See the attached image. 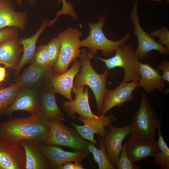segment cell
<instances>
[{
	"label": "cell",
	"mask_w": 169,
	"mask_h": 169,
	"mask_svg": "<svg viewBox=\"0 0 169 169\" xmlns=\"http://www.w3.org/2000/svg\"><path fill=\"white\" fill-rule=\"evenodd\" d=\"M32 64L39 67L49 66L47 44L40 46L38 47L35 53Z\"/></svg>",
	"instance_id": "f1b7e54d"
},
{
	"label": "cell",
	"mask_w": 169,
	"mask_h": 169,
	"mask_svg": "<svg viewBox=\"0 0 169 169\" xmlns=\"http://www.w3.org/2000/svg\"><path fill=\"white\" fill-rule=\"evenodd\" d=\"M138 0H135L130 12V18L133 24L134 34L137 40V46L135 51L139 59L142 60L147 57L152 50L159 51L157 54L169 55V50L156 41L142 28L138 12Z\"/></svg>",
	"instance_id": "ba28073f"
},
{
	"label": "cell",
	"mask_w": 169,
	"mask_h": 169,
	"mask_svg": "<svg viewBox=\"0 0 169 169\" xmlns=\"http://www.w3.org/2000/svg\"><path fill=\"white\" fill-rule=\"evenodd\" d=\"M48 23V20L44 19L40 27L34 35L28 38L19 39V43L23 46V53L18 65L15 69L16 78L19 74L23 66L33 60L35 53L37 41L40 35L45 30Z\"/></svg>",
	"instance_id": "7402d4cb"
},
{
	"label": "cell",
	"mask_w": 169,
	"mask_h": 169,
	"mask_svg": "<svg viewBox=\"0 0 169 169\" xmlns=\"http://www.w3.org/2000/svg\"><path fill=\"white\" fill-rule=\"evenodd\" d=\"M26 156L20 143L13 144L0 138V169H25Z\"/></svg>",
	"instance_id": "5bb4252c"
},
{
	"label": "cell",
	"mask_w": 169,
	"mask_h": 169,
	"mask_svg": "<svg viewBox=\"0 0 169 169\" xmlns=\"http://www.w3.org/2000/svg\"><path fill=\"white\" fill-rule=\"evenodd\" d=\"M106 15H101L97 23H88L90 33L85 39L81 40V47H86L91 59L94 58L98 50H101L106 57H112L115 50L122 43L126 42L131 38V33L128 32L122 39L113 41L107 38L105 35L103 28L106 21Z\"/></svg>",
	"instance_id": "3957f363"
},
{
	"label": "cell",
	"mask_w": 169,
	"mask_h": 169,
	"mask_svg": "<svg viewBox=\"0 0 169 169\" xmlns=\"http://www.w3.org/2000/svg\"><path fill=\"white\" fill-rule=\"evenodd\" d=\"M20 143L25 151V169H52L48 159L35 147L32 142L23 140L20 141Z\"/></svg>",
	"instance_id": "cb8c5ba5"
},
{
	"label": "cell",
	"mask_w": 169,
	"mask_h": 169,
	"mask_svg": "<svg viewBox=\"0 0 169 169\" xmlns=\"http://www.w3.org/2000/svg\"><path fill=\"white\" fill-rule=\"evenodd\" d=\"M52 74L53 68L49 66L39 67L31 64L16 78L15 84L20 87L32 86L43 79H50Z\"/></svg>",
	"instance_id": "44dd1931"
},
{
	"label": "cell",
	"mask_w": 169,
	"mask_h": 169,
	"mask_svg": "<svg viewBox=\"0 0 169 169\" xmlns=\"http://www.w3.org/2000/svg\"><path fill=\"white\" fill-rule=\"evenodd\" d=\"M80 61L74 60L72 66L63 74L58 75H52L50 83L56 93L59 94L69 100H73L71 92L75 77L80 71Z\"/></svg>",
	"instance_id": "e0dca14e"
},
{
	"label": "cell",
	"mask_w": 169,
	"mask_h": 169,
	"mask_svg": "<svg viewBox=\"0 0 169 169\" xmlns=\"http://www.w3.org/2000/svg\"><path fill=\"white\" fill-rule=\"evenodd\" d=\"M159 151L155 141L131 135L127 142L126 153L129 158L134 164L148 157L154 156Z\"/></svg>",
	"instance_id": "9a60e30c"
},
{
	"label": "cell",
	"mask_w": 169,
	"mask_h": 169,
	"mask_svg": "<svg viewBox=\"0 0 169 169\" xmlns=\"http://www.w3.org/2000/svg\"><path fill=\"white\" fill-rule=\"evenodd\" d=\"M80 87L73 86L72 90L75 95V99L72 101H66L62 105V110L66 116L73 120L77 118L75 114L79 115L82 119H87L95 116L91 111L89 101L88 88L87 86Z\"/></svg>",
	"instance_id": "7c38bea8"
},
{
	"label": "cell",
	"mask_w": 169,
	"mask_h": 169,
	"mask_svg": "<svg viewBox=\"0 0 169 169\" xmlns=\"http://www.w3.org/2000/svg\"><path fill=\"white\" fill-rule=\"evenodd\" d=\"M131 124L130 135L155 141L156 130L161 128L162 123L144 92L142 93L139 108L135 113Z\"/></svg>",
	"instance_id": "277c9868"
},
{
	"label": "cell",
	"mask_w": 169,
	"mask_h": 169,
	"mask_svg": "<svg viewBox=\"0 0 169 169\" xmlns=\"http://www.w3.org/2000/svg\"><path fill=\"white\" fill-rule=\"evenodd\" d=\"M33 143L48 159L53 169H59L64 164L68 162L81 163L82 160L90 154L81 151H65L56 145L44 143Z\"/></svg>",
	"instance_id": "8fae6325"
},
{
	"label": "cell",
	"mask_w": 169,
	"mask_h": 169,
	"mask_svg": "<svg viewBox=\"0 0 169 169\" xmlns=\"http://www.w3.org/2000/svg\"><path fill=\"white\" fill-rule=\"evenodd\" d=\"M99 149L97 148L95 144L90 142L88 148L89 152L92 153L95 161L98 165L99 169H115L110 161L106 155L104 144L101 138L99 141Z\"/></svg>",
	"instance_id": "d4e9b609"
},
{
	"label": "cell",
	"mask_w": 169,
	"mask_h": 169,
	"mask_svg": "<svg viewBox=\"0 0 169 169\" xmlns=\"http://www.w3.org/2000/svg\"><path fill=\"white\" fill-rule=\"evenodd\" d=\"M131 125V123L121 127L111 124L101 138L107 156L115 168L122 148L123 141L127 136L130 135Z\"/></svg>",
	"instance_id": "9c48e42d"
},
{
	"label": "cell",
	"mask_w": 169,
	"mask_h": 169,
	"mask_svg": "<svg viewBox=\"0 0 169 169\" xmlns=\"http://www.w3.org/2000/svg\"><path fill=\"white\" fill-rule=\"evenodd\" d=\"M80 59L82 64L81 72L76 75L73 86L85 85L91 88L95 97L97 111L100 115L103 100L108 90L106 88V83L109 70L105 65L103 67V73L101 74L97 73L91 65L92 59L85 49L82 50Z\"/></svg>",
	"instance_id": "7a4b0ae2"
},
{
	"label": "cell",
	"mask_w": 169,
	"mask_h": 169,
	"mask_svg": "<svg viewBox=\"0 0 169 169\" xmlns=\"http://www.w3.org/2000/svg\"><path fill=\"white\" fill-rule=\"evenodd\" d=\"M49 120L40 111L29 117H11L0 123V138L13 144L23 140L44 143L50 131Z\"/></svg>",
	"instance_id": "6da1fadb"
},
{
	"label": "cell",
	"mask_w": 169,
	"mask_h": 169,
	"mask_svg": "<svg viewBox=\"0 0 169 169\" xmlns=\"http://www.w3.org/2000/svg\"><path fill=\"white\" fill-rule=\"evenodd\" d=\"M78 120L84 123L83 125L75 124L67 121L75 129L76 131L83 138L99 146V144L94 138L95 134H99L103 138L105 131V127L111 125L116 120L115 115L107 116L100 115L87 119H82L77 117Z\"/></svg>",
	"instance_id": "30bf717a"
},
{
	"label": "cell",
	"mask_w": 169,
	"mask_h": 169,
	"mask_svg": "<svg viewBox=\"0 0 169 169\" xmlns=\"http://www.w3.org/2000/svg\"><path fill=\"white\" fill-rule=\"evenodd\" d=\"M158 130L159 137L156 142L160 151L154 156L153 162L161 169H169V148L161 134V127Z\"/></svg>",
	"instance_id": "484cf974"
},
{
	"label": "cell",
	"mask_w": 169,
	"mask_h": 169,
	"mask_svg": "<svg viewBox=\"0 0 169 169\" xmlns=\"http://www.w3.org/2000/svg\"><path fill=\"white\" fill-rule=\"evenodd\" d=\"M59 169H74V164L72 161L68 162L64 164Z\"/></svg>",
	"instance_id": "836d02e7"
},
{
	"label": "cell",
	"mask_w": 169,
	"mask_h": 169,
	"mask_svg": "<svg viewBox=\"0 0 169 169\" xmlns=\"http://www.w3.org/2000/svg\"><path fill=\"white\" fill-rule=\"evenodd\" d=\"M18 110H24L31 115L40 111L39 99L37 93L34 89L19 90L11 106L4 112L3 114L12 117L13 113Z\"/></svg>",
	"instance_id": "2e32d148"
},
{
	"label": "cell",
	"mask_w": 169,
	"mask_h": 169,
	"mask_svg": "<svg viewBox=\"0 0 169 169\" xmlns=\"http://www.w3.org/2000/svg\"><path fill=\"white\" fill-rule=\"evenodd\" d=\"M22 0H15L16 2L18 4H20ZM29 3L32 5H33L35 3L36 0H28Z\"/></svg>",
	"instance_id": "d590c367"
},
{
	"label": "cell",
	"mask_w": 169,
	"mask_h": 169,
	"mask_svg": "<svg viewBox=\"0 0 169 169\" xmlns=\"http://www.w3.org/2000/svg\"><path fill=\"white\" fill-rule=\"evenodd\" d=\"M139 87L138 80L135 79L129 82L122 81L114 89L108 90L103 100L101 115H105L114 107H119L133 100V91Z\"/></svg>",
	"instance_id": "4fadbf2b"
},
{
	"label": "cell",
	"mask_w": 169,
	"mask_h": 169,
	"mask_svg": "<svg viewBox=\"0 0 169 169\" xmlns=\"http://www.w3.org/2000/svg\"><path fill=\"white\" fill-rule=\"evenodd\" d=\"M27 21L26 13L15 11L11 1L0 0V29L13 27L23 31Z\"/></svg>",
	"instance_id": "ac0fdd59"
},
{
	"label": "cell",
	"mask_w": 169,
	"mask_h": 169,
	"mask_svg": "<svg viewBox=\"0 0 169 169\" xmlns=\"http://www.w3.org/2000/svg\"><path fill=\"white\" fill-rule=\"evenodd\" d=\"M55 94L50 83H48L39 99L40 111L49 119H59L67 121L57 105Z\"/></svg>",
	"instance_id": "ffe728a7"
},
{
	"label": "cell",
	"mask_w": 169,
	"mask_h": 169,
	"mask_svg": "<svg viewBox=\"0 0 169 169\" xmlns=\"http://www.w3.org/2000/svg\"><path fill=\"white\" fill-rule=\"evenodd\" d=\"M156 69L162 70V77L164 80L169 82V62L166 59H163L161 63L156 67Z\"/></svg>",
	"instance_id": "d6a6232c"
},
{
	"label": "cell",
	"mask_w": 169,
	"mask_h": 169,
	"mask_svg": "<svg viewBox=\"0 0 169 169\" xmlns=\"http://www.w3.org/2000/svg\"><path fill=\"white\" fill-rule=\"evenodd\" d=\"M127 142L123 145L118 160L115 166L117 169H138L140 166L132 163L129 158L126 151Z\"/></svg>",
	"instance_id": "f546056e"
},
{
	"label": "cell",
	"mask_w": 169,
	"mask_h": 169,
	"mask_svg": "<svg viewBox=\"0 0 169 169\" xmlns=\"http://www.w3.org/2000/svg\"><path fill=\"white\" fill-rule=\"evenodd\" d=\"M48 125L50 131L44 143L66 146L74 152L90 153L88 146L90 141H86L74 129L65 126L62 120L49 119Z\"/></svg>",
	"instance_id": "8992f818"
},
{
	"label": "cell",
	"mask_w": 169,
	"mask_h": 169,
	"mask_svg": "<svg viewBox=\"0 0 169 169\" xmlns=\"http://www.w3.org/2000/svg\"><path fill=\"white\" fill-rule=\"evenodd\" d=\"M18 29L15 27H8L0 29V44L5 41L13 38H18Z\"/></svg>",
	"instance_id": "1f68e13d"
},
{
	"label": "cell",
	"mask_w": 169,
	"mask_h": 169,
	"mask_svg": "<svg viewBox=\"0 0 169 169\" xmlns=\"http://www.w3.org/2000/svg\"><path fill=\"white\" fill-rule=\"evenodd\" d=\"M149 35L151 37H156L159 38L158 43L165 45L169 50V31L166 26H162L161 29L151 31Z\"/></svg>",
	"instance_id": "4dcf8cb0"
},
{
	"label": "cell",
	"mask_w": 169,
	"mask_h": 169,
	"mask_svg": "<svg viewBox=\"0 0 169 169\" xmlns=\"http://www.w3.org/2000/svg\"><path fill=\"white\" fill-rule=\"evenodd\" d=\"M83 36L81 30L69 27L59 34L61 41L60 53L57 61L53 68L52 75H58L65 72L71 63L80 58L79 50Z\"/></svg>",
	"instance_id": "5b68a950"
},
{
	"label": "cell",
	"mask_w": 169,
	"mask_h": 169,
	"mask_svg": "<svg viewBox=\"0 0 169 169\" xmlns=\"http://www.w3.org/2000/svg\"><path fill=\"white\" fill-rule=\"evenodd\" d=\"M151 0L152 1L154 2H159L161 1L162 0Z\"/></svg>",
	"instance_id": "f35d334b"
},
{
	"label": "cell",
	"mask_w": 169,
	"mask_h": 169,
	"mask_svg": "<svg viewBox=\"0 0 169 169\" xmlns=\"http://www.w3.org/2000/svg\"><path fill=\"white\" fill-rule=\"evenodd\" d=\"M19 39L13 38L7 40L0 44V64L15 69L23 51Z\"/></svg>",
	"instance_id": "603a6c76"
},
{
	"label": "cell",
	"mask_w": 169,
	"mask_h": 169,
	"mask_svg": "<svg viewBox=\"0 0 169 169\" xmlns=\"http://www.w3.org/2000/svg\"><path fill=\"white\" fill-rule=\"evenodd\" d=\"M138 65L140 76L138 80L139 87H142L148 95L156 89L162 92L165 87V80L159 71L148 63L139 61Z\"/></svg>",
	"instance_id": "d6986e66"
},
{
	"label": "cell",
	"mask_w": 169,
	"mask_h": 169,
	"mask_svg": "<svg viewBox=\"0 0 169 169\" xmlns=\"http://www.w3.org/2000/svg\"><path fill=\"white\" fill-rule=\"evenodd\" d=\"M74 169H84L85 168L80 163L78 162H74Z\"/></svg>",
	"instance_id": "8d00e7d4"
},
{
	"label": "cell",
	"mask_w": 169,
	"mask_h": 169,
	"mask_svg": "<svg viewBox=\"0 0 169 169\" xmlns=\"http://www.w3.org/2000/svg\"><path fill=\"white\" fill-rule=\"evenodd\" d=\"M115 52V55L109 59H95L104 62L109 70L117 67L123 68L124 71L123 82L139 80L140 78L138 65L139 59L134 45H128L125 42H124L118 47Z\"/></svg>",
	"instance_id": "52a82bcc"
},
{
	"label": "cell",
	"mask_w": 169,
	"mask_h": 169,
	"mask_svg": "<svg viewBox=\"0 0 169 169\" xmlns=\"http://www.w3.org/2000/svg\"><path fill=\"white\" fill-rule=\"evenodd\" d=\"M5 68L0 66V82L3 81L5 77Z\"/></svg>",
	"instance_id": "e575fe53"
},
{
	"label": "cell",
	"mask_w": 169,
	"mask_h": 169,
	"mask_svg": "<svg viewBox=\"0 0 169 169\" xmlns=\"http://www.w3.org/2000/svg\"><path fill=\"white\" fill-rule=\"evenodd\" d=\"M49 56V66L53 68L56 63L60 53L61 41L58 36L52 39L47 44Z\"/></svg>",
	"instance_id": "83f0119b"
},
{
	"label": "cell",
	"mask_w": 169,
	"mask_h": 169,
	"mask_svg": "<svg viewBox=\"0 0 169 169\" xmlns=\"http://www.w3.org/2000/svg\"><path fill=\"white\" fill-rule=\"evenodd\" d=\"M58 4H59V3L62 1V2L63 6L62 7H64L66 6L68 3L69 2L66 1L65 0H58Z\"/></svg>",
	"instance_id": "74e56055"
},
{
	"label": "cell",
	"mask_w": 169,
	"mask_h": 169,
	"mask_svg": "<svg viewBox=\"0 0 169 169\" xmlns=\"http://www.w3.org/2000/svg\"><path fill=\"white\" fill-rule=\"evenodd\" d=\"M20 88L14 84L0 89V116L12 104Z\"/></svg>",
	"instance_id": "4316f807"
}]
</instances>
